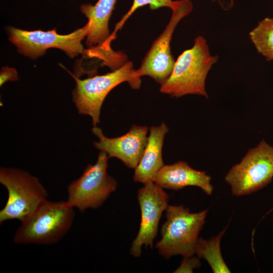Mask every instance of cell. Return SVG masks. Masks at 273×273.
Segmentation results:
<instances>
[{
  "mask_svg": "<svg viewBox=\"0 0 273 273\" xmlns=\"http://www.w3.org/2000/svg\"><path fill=\"white\" fill-rule=\"evenodd\" d=\"M217 60V56L211 54L206 39L197 36L193 47L175 61L171 75L161 85L160 92L176 98L194 94L208 98L206 79Z\"/></svg>",
  "mask_w": 273,
  "mask_h": 273,
  "instance_id": "obj_1",
  "label": "cell"
},
{
  "mask_svg": "<svg viewBox=\"0 0 273 273\" xmlns=\"http://www.w3.org/2000/svg\"><path fill=\"white\" fill-rule=\"evenodd\" d=\"M74 207L67 201L47 199L16 231L13 241L18 244L49 245L59 242L71 228Z\"/></svg>",
  "mask_w": 273,
  "mask_h": 273,
  "instance_id": "obj_2",
  "label": "cell"
},
{
  "mask_svg": "<svg viewBox=\"0 0 273 273\" xmlns=\"http://www.w3.org/2000/svg\"><path fill=\"white\" fill-rule=\"evenodd\" d=\"M76 85L72 99L79 114L92 118L94 126L100 122L101 109L108 94L119 84L126 82L134 89L141 84L133 63L127 61L120 68L110 72L81 79L72 75Z\"/></svg>",
  "mask_w": 273,
  "mask_h": 273,
  "instance_id": "obj_3",
  "label": "cell"
},
{
  "mask_svg": "<svg viewBox=\"0 0 273 273\" xmlns=\"http://www.w3.org/2000/svg\"><path fill=\"white\" fill-rule=\"evenodd\" d=\"M165 211L166 219L161 228V239L156 244L158 252L167 259L177 255L184 257L194 255L208 210L191 213L183 206L168 205Z\"/></svg>",
  "mask_w": 273,
  "mask_h": 273,
  "instance_id": "obj_4",
  "label": "cell"
},
{
  "mask_svg": "<svg viewBox=\"0 0 273 273\" xmlns=\"http://www.w3.org/2000/svg\"><path fill=\"white\" fill-rule=\"evenodd\" d=\"M0 183L8 191L5 205L0 210V223L28 217L47 199L48 193L36 177L24 170L1 167Z\"/></svg>",
  "mask_w": 273,
  "mask_h": 273,
  "instance_id": "obj_5",
  "label": "cell"
},
{
  "mask_svg": "<svg viewBox=\"0 0 273 273\" xmlns=\"http://www.w3.org/2000/svg\"><path fill=\"white\" fill-rule=\"evenodd\" d=\"M89 29L87 23L83 27L67 34H59L55 29L27 31L12 26L7 27L6 30L9 40L19 53L36 59L52 48L64 51L71 58L84 54L90 57L88 50L85 49L82 44Z\"/></svg>",
  "mask_w": 273,
  "mask_h": 273,
  "instance_id": "obj_6",
  "label": "cell"
},
{
  "mask_svg": "<svg viewBox=\"0 0 273 273\" xmlns=\"http://www.w3.org/2000/svg\"><path fill=\"white\" fill-rule=\"evenodd\" d=\"M272 178L273 147L262 140L231 167L224 179L230 186L233 195L241 196L261 190Z\"/></svg>",
  "mask_w": 273,
  "mask_h": 273,
  "instance_id": "obj_7",
  "label": "cell"
},
{
  "mask_svg": "<svg viewBox=\"0 0 273 273\" xmlns=\"http://www.w3.org/2000/svg\"><path fill=\"white\" fill-rule=\"evenodd\" d=\"M109 158L100 151L96 163L88 164L82 174L68 185L67 201L72 207L81 212L98 208L116 190L117 182L107 172Z\"/></svg>",
  "mask_w": 273,
  "mask_h": 273,
  "instance_id": "obj_8",
  "label": "cell"
},
{
  "mask_svg": "<svg viewBox=\"0 0 273 273\" xmlns=\"http://www.w3.org/2000/svg\"><path fill=\"white\" fill-rule=\"evenodd\" d=\"M117 0H98L95 5H82L81 13L87 18L89 30L85 43L92 58L103 61L112 70L121 66L127 60L122 52H115L111 47L109 21Z\"/></svg>",
  "mask_w": 273,
  "mask_h": 273,
  "instance_id": "obj_9",
  "label": "cell"
},
{
  "mask_svg": "<svg viewBox=\"0 0 273 273\" xmlns=\"http://www.w3.org/2000/svg\"><path fill=\"white\" fill-rule=\"evenodd\" d=\"M193 8L190 0L176 1L171 9L172 14L168 23L153 41L140 67L136 70L139 77L148 76L160 85L167 80L175 63L170 50L173 33L178 23L192 12Z\"/></svg>",
  "mask_w": 273,
  "mask_h": 273,
  "instance_id": "obj_10",
  "label": "cell"
},
{
  "mask_svg": "<svg viewBox=\"0 0 273 273\" xmlns=\"http://www.w3.org/2000/svg\"><path fill=\"white\" fill-rule=\"evenodd\" d=\"M141 220L138 235L132 243L130 254L138 257L142 247H153L162 214L168 205L169 196L163 189L153 181L144 184L138 192Z\"/></svg>",
  "mask_w": 273,
  "mask_h": 273,
  "instance_id": "obj_11",
  "label": "cell"
},
{
  "mask_svg": "<svg viewBox=\"0 0 273 273\" xmlns=\"http://www.w3.org/2000/svg\"><path fill=\"white\" fill-rule=\"evenodd\" d=\"M92 131L99 139L94 143L96 149L105 152L109 158H116L128 168L135 169L147 143L148 127L133 125L125 134L113 138L106 137L97 126Z\"/></svg>",
  "mask_w": 273,
  "mask_h": 273,
  "instance_id": "obj_12",
  "label": "cell"
},
{
  "mask_svg": "<svg viewBox=\"0 0 273 273\" xmlns=\"http://www.w3.org/2000/svg\"><path fill=\"white\" fill-rule=\"evenodd\" d=\"M211 180V177L206 172L195 169L187 162L180 161L164 165L156 174L153 182L163 189L175 191L195 186L210 195L213 190Z\"/></svg>",
  "mask_w": 273,
  "mask_h": 273,
  "instance_id": "obj_13",
  "label": "cell"
},
{
  "mask_svg": "<svg viewBox=\"0 0 273 273\" xmlns=\"http://www.w3.org/2000/svg\"><path fill=\"white\" fill-rule=\"evenodd\" d=\"M168 128L165 123L152 126L143 155L134 169L133 180L144 184L154 181L158 171L164 165L162 150Z\"/></svg>",
  "mask_w": 273,
  "mask_h": 273,
  "instance_id": "obj_14",
  "label": "cell"
},
{
  "mask_svg": "<svg viewBox=\"0 0 273 273\" xmlns=\"http://www.w3.org/2000/svg\"><path fill=\"white\" fill-rule=\"evenodd\" d=\"M226 229L225 228L216 236L208 240L198 238L196 243L195 254L199 258L205 259L214 273L231 272L222 258L220 247L221 238Z\"/></svg>",
  "mask_w": 273,
  "mask_h": 273,
  "instance_id": "obj_15",
  "label": "cell"
},
{
  "mask_svg": "<svg viewBox=\"0 0 273 273\" xmlns=\"http://www.w3.org/2000/svg\"><path fill=\"white\" fill-rule=\"evenodd\" d=\"M249 36L257 52L266 60H273V18L267 17L262 20Z\"/></svg>",
  "mask_w": 273,
  "mask_h": 273,
  "instance_id": "obj_16",
  "label": "cell"
},
{
  "mask_svg": "<svg viewBox=\"0 0 273 273\" xmlns=\"http://www.w3.org/2000/svg\"><path fill=\"white\" fill-rule=\"evenodd\" d=\"M175 2L176 1L172 0H133L131 6L128 12L116 25L114 32L110 36V40L112 41L115 38L117 31L121 28L125 22L139 8L149 5L152 10L162 7H167L171 9L174 6Z\"/></svg>",
  "mask_w": 273,
  "mask_h": 273,
  "instance_id": "obj_17",
  "label": "cell"
},
{
  "mask_svg": "<svg viewBox=\"0 0 273 273\" xmlns=\"http://www.w3.org/2000/svg\"><path fill=\"white\" fill-rule=\"evenodd\" d=\"M198 256L185 257L179 266L173 272L176 273L193 272L195 268H199L201 262Z\"/></svg>",
  "mask_w": 273,
  "mask_h": 273,
  "instance_id": "obj_18",
  "label": "cell"
},
{
  "mask_svg": "<svg viewBox=\"0 0 273 273\" xmlns=\"http://www.w3.org/2000/svg\"><path fill=\"white\" fill-rule=\"evenodd\" d=\"M19 79L17 71L15 68L8 66L2 68L0 73V85L8 81H16Z\"/></svg>",
  "mask_w": 273,
  "mask_h": 273,
  "instance_id": "obj_19",
  "label": "cell"
}]
</instances>
